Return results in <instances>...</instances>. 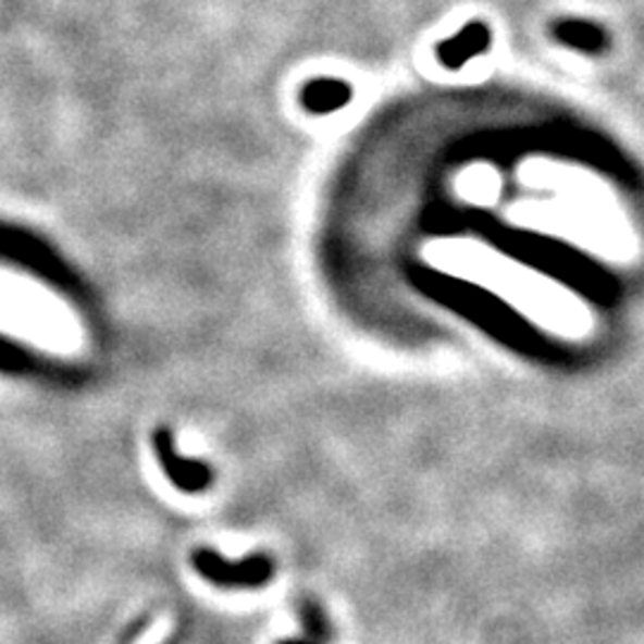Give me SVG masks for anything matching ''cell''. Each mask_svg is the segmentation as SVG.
Returning a JSON list of instances; mask_svg holds the SVG:
<instances>
[{
    "label": "cell",
    "instance_id": "6da1fadb",
    "mask_svg": "<svg viewBox=\"0 0 644 644\" xmlns=\"http://www.w3.org/2000/svg\"><path fill=\"white\" fill-rule=\"evenodd\" d=\"M492 34L485 22H470L466 29L458 32L451 39L442 41L437 46V58L444 67L458 70L463 63H468L470 58H475L480 53H485L490 48Z\"/></svg>",
    "mask_w": 644,
    "mask_h": 644
},
{
    "label": "cell",
    "instance_id": "7a4b0ae2",
    "mask_svg": "<svg viewBox=\"0 0 644 644\" xmlns=\"http://www.w3.org/2000/svg\"><path fill=\"white\" fill-rule=\"evenodd\" d=\"M556 41H561L568 48H575L582 53H604L609 46V34L604 32L602 24H594L587 20H564L554 24Z\"/></svg>",
    "mask_w": 644,
    "mask_h": 644
},
{
    "label": "cell",
    "instance_id": "3957f363",
    "mask_svg": "<svg viewBox=\"0 0 644 644\" xmlns=\"http://www.w3.org/2000/svg\"><path fill=\"white\" fill-rule=\"evenodd\" d=\"M351 84L342 79H313L304 86L301 91V103L306 110H311L315 115L332 113V110H339L351 101Z\"/></svg>",
    "mask_w": 644,
    "mask_h": 644
}]
</instances>
